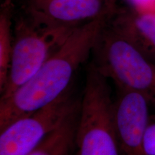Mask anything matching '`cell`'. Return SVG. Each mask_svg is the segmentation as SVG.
<instances>
[{
	"mask_svg": "<svg viewBox=\"0 0 155 155\" xmlns=\"http://www.w3.org/2000/svg\"><path fill=\"white\" fill-rule=\"evenodd\" d=\"M111 18L102 17L73 30L64 43L28 81L0 101V131L19 118L53 102L70 88L75 73L92 53Z\"/></svg>",
	"mask_w": 155,
	"mask_h": 155,
	"instance_id": "obj_1",
	"label": "cell"
},
{
	"mask_svg": "<svg viewBox=\"0 0 155 155\" xmlns=\"http://www.w3.org/2000/svg\"><path fill=\"white\" fill-rule=\"evenodd\" d=\"M91 64L119 91L142 95L155 105V64L118 33L108 22L98 36Z\"/></svg>",
	"mask_w": 155,
	"mask_h": 155,
	"instance_id": "obj_2",
	"label": "cell"
},
{
	"mask_svg": "<svg viewBox=\"0 0 155 155\" xmlns=\"http://www.w3.org/2000/svg\"><path fill=\"white\" fill-rule=\"evenodd\" d=\"M75 142L79 155H120L115 101L108 79L91 63L80 103Z\"/></svg>",
	"mask_w": 155,
	"mask_h": 155,
	"instance_id": "obj_3",
	"label": "cell"
},
{
	"mask_svg": "<svg viewBox=\"0 0 155 155\" xmlns=\"http://www.w3.org/2000/svg\"><path fill=\"white\" fill-rule=\"evenodd\" d=\"M73 30L41 26L27 17L17 19L13 32L10 70L1 99L10 96L35 74Z\"/></svg>",
	"mask_w": 155,
	"mask_h": 155,
	"instance_id": "obj_4",
	"label": "cell"
},
{
	"mask_svg": "<svg viewBox=\"0 0 155 155\" xmlns=\"http://www.w3.org/2000/svg\"><path fill=\"white\" fill-rule=\"evenodd\" d=\"M80 105L69 89L59 98L1 130L0 155H27Z\"/></svg>",
	"mask_w": 155,
	"mask_h": 155,
	"instance_id": "obj_5",
	"label": "cell"
},
{
	"mask_svg": "<svg viewBox=\"0 0 155 155\" xmlns=\"http://www.w3.org/2000/svg\"><path fill=\"white\" fill-rule=\"evenodd\" d=\"M118 0H25L26 17L35 24L75 29L102 17L111 18Z\"/></svg>",
	"mask_w": 155,
	"mask_h": 155,
	"instance_id": "obj_6",
	"label": "cell"
},
{
	"mask_svg": "<svg viewBox=\"0 0 155 155\" xmlns=\"http://www.w3.org/2000/svg\"><path fill=\"white\" fill-rule=\"evenodd\" d=\"M150 104L142 95L119 91L115 113L120 155H147L144 134L150 120Z\"/></svg>",
	"mask_w": 155,
	"mask_h": 155,
	"instance_id": "obj_7",
	"label": "cell"
},
{
	"mask_svg": "<svg viewBox=\"0 0 155 155\" xmlns=\"http://www.w3.org/2000/svg\"><path fill=\"white\" fill-rule=\"evenodd\" d=\"M108 25L155 64V12L119 7Z\"/></svg>",
	"mask_w": 155,
	"mask_h": 155,
	"instance_id": "obj_8",
	"label": "cell"
},
{
	"mask_svg": "<svg viewBox=\"0 0 155 155\" xmlns=\"http://www.w3.org/2000/svg\"><path fill=\"white\" fill-rule=\"evenodd\" d=\"M80 105L55 131L27 155H71L75 142V134Z\"/></svg>",
	"mask_w": 155,
	"mask_h": 155,
	"instance_id": "obj_9",
	"label": "cell"
},
{
	"mask_svg": "<svg viewBox=\"0 0 155 155\" xmlns=\"http://www.w3.org/2000/svg\"><path fill=\"white\" fill-rule=\"evenodd\" d=\"M14 12L12 0H5L0 9V91L7 84L13 48L12 19Z\"/></svg>",
	"mask_w": 155,
	"mask_h": 155,
	"instance_id": "obj_10",
	"label": "cell"
},
{
	"mask_svg": "<svg viewBox=\"0 0 155 155\" xmlns=\"http://www.w3.org/2000/svg\"><path fill=\"white\" fill-rule=\"evenodd\" d=\"M144 145L147 155H155V116H150L145 131Z\"/></svg>",
	"mask_w": 155,
	"mask_h": 155,
	"instance_id": "obj_11",
	"label": "cell"
},
{
	"mask_svg": "<svg viewBox=\"0 0 155 155\" xmlns=\"http://www.w3.org/2000/svg\"><path fill=\"white\" fill-rule=\"evenodd\" d=\"M130 7L140 11L155 12V0H127Z\"/></svg>",
	"mask_w": 155,
	"mask_h": 155,
	"instance_id": "obj_12",
	"label": "cell"
}]
</instances>
